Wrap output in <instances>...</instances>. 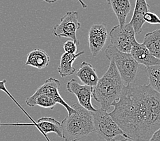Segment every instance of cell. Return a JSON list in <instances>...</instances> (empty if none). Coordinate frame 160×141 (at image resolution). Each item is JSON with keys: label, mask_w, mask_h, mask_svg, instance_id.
I'll return each mask as SVG.
<instances>
[{"label": "cell", "mask_w": 160, "mask_h": 141, "mask_svg": "<svg viewBox=\"0 0 160 141\" xmlns=\"http://www.w3.org/2000/svg\"><path fill=\"white\" fill-rule=\"evenodd\" d=\"M109 113L125 134L148 141L160 128V94L149 85L125 86Z\"/></svg>", "instance_id": "cell-1"}, {"label": "cell", "mask_w": 160, "mask_h": 141, "mask_svg": "<svg viewBox=\"0 0 160 141\" xmlns=\"http://www.w3.org/2000/svg\"><path fill=\"white\" fill-rule=\"evenodd\" d=\"M124 86L115 63L110 61L108 70L93 87V97L100 104V108L107 111L119 98Z\"/></svg>", "instance_id": "cell-2"}, {"label": "cell", "mask_w": 160, "mask_h": 141, "mask_svg": "<svg viewBox=\"0 0 160 141\" xmlns=\"http://www.w3.org/2000/svg\"><path fill=\"white\" fill-rule=\"evenodd\" d=\"M75 112L68 115L62 121L63 139L65 141H78L95 132L92 112L78 103L72 106Z\"/></svg>", "instance_id": "cell-3"}, {"label": "cell", "mask_w": 160, "mask_h": 141, "mask_svg": "<svg viewBox=\"0 0 160 141\" xmlns=\"http://www.w3.org/2000/svg\"><path fill=\"white\" fill-rule=\"evenodd\" d=\"M105 54L110 61L115 63L121 78L126 86L134 82L138 73V64L129 53L122 52L110 44L106 49Z\"/></svg>", "instance_id": "cell-4"}, {"label": "cell", "mask_w": 160, "mask_h": 141, "mask_svg": "<svg viewBox=\"0 0 160 141\" xmlns=\"http://www.w3.org/2000/svg\"><path fill=\"white\" fill-rule=\"evenodd\" d=\"M92 115L95 132L106 140L117 135L125 134L106 110L101 108L97 109L96 111L92 112Z\"/></svg>", "instance_id": "cell-5"}, {"label": "cell", "mask_w": 160, "mask_h": 141, "mask_svg": "<svg viewBox=\"0 0 160 141\" xmlns=\"http://www.w3.org/2000/svg\"><path fill=\"white\" fill-rule=\"evenodd\" d=\"M110 44L118 50L125 53H129L133 43L136 41V33L132 25L126 23L124 26L116 25L110 30Z\"/></svg>", "instance_id": "cell-6"}, {"label": "cell", "mask_w": 160, "mask_h": 141, "mask_svg": "<svg viewBox=\"0 0 160 141\" xmlns=\"http://www.w3.org/2000/svg\"><path fill=\"white\" fill-rule=\"evenodd\" d=\"M78 21V13L75 11H69L60 19V23L53 27V35L57 37L71 38L77 45L80 41L77 36L78 30L81 28Z\"/></svg>", "instance_id": "cell-7"}, {"label": "cell", "mask_w": 160, "mask_h": 141, "mask_svg": "<svg viewBox=\"0 0 160 141\" xmlns=\"http://www.w3.org/2000/svg\"><path fill=\"white\" fill-rule=\"evenodd\" d=\"M66 89L68 92L74 94L77 96L78 104L82 107L91 112H94L97 110L91 102L93 87L81 85L78 83L77 79H72L67 83Z\"/></svg>", "instance_id": "cell-8"}, {"label": "cell", "mask_w": 160, "mask_h": 141, "mask_svg": "<svg viewBox=\"0 0 160 141\" xmlns=\"http://www.w3.org/2000/svg\"><path fill=\"white\" fill-rule=\"evenodd\" d=\"M108 37L107 27L105 24H94L90 28L88 35L89 46L91 54L96 56L104 48Z\"/></svg>", "instance_id": "cell-9"}, {"label": "cell", "mask_w": 160, "mask_h": 141, "mask_svg": "<svg viewBox=\"0 0 160 141\" xmlns=\"http://www.w3.org/2000/svg\"><path fill=\"white\" fill-rule=\"evenodd\" d=\"M59 87L60 82L59 80L58 79L50 78L46 80L42 85L38 87L36 91L39 93L48 94L56 102L57 104L62 105L66 108L68 111V115H71L75 112V110L68 105L61 96L59 91Z\"/></svg>", "instance_id": "cell-10"}, {"label": "cell", "mask_w": 160, "mask_h": 141, "mask_svg": "<svg viewBox=\"0 0 160 141\" xmlns=\"http://www.w3.org/2000/svg\"><path fill=\"white\" fill-rule=\"evenodd\" d=\"M15 103L19 106L21 110H22V111L25 113V115L28 116L30 119V120L33 122V124H26V125H31L36 127L39 129V131L42 133V134L44 136V137L47 136V134H48V133L53 132V133H55L57 135L61 137V138H63V129H62V124L59 122L58 121H57L56 120L54 119V118H52V117H44L40 118V119L36 122V121H34L32 118L28 115V113L25 111V110L23 109V108H22L19 104H18V102L17 101L15 102Z\"/></svg>", "instance_id": "cell-11"}, {"label": "cell", "mask_w": 160, "mask_h": 141, "mask_svg": "<svg viewBox=\"0 0 160 141\" xmlns=\"http://www.w3.org/2000/svg\"><path fill=\"white\" fill-rule=\"evenodd\" d=\"M130 54L137 63L143 64L146 67L160 65V60L152 55L143 44H140L136 40L133 43Z\"/></svg>", "instance_id": "cell-12"}, {"label": "cell", "mask_w": 160, "mask_h": 141, "mask_svg": "<svg viewBox=\"0 0 160 141\" xmlns=\"http://www.w3.org/2000/svg\"><path fill=\"white\" fill-rule=\"evenodd\" d=\"M148 12H149V5L147 2V0H136L134 13L129 22L136 34H139L142 31V26L145 23L144 16Z\"/></svg>", "instance_id": "cell-13"}, {"label": "cell", "mask_w": 160, "mask_h": 141, "mask_svg": "<svg viewBox=\"0 0 160 141\" xmlns=\"http://www.w3.org/2000/svg\"><path fill=\"white\" fill-rule=\"evenodd\" d=\"M77 77L86 86L95 87L99 81L98 75L92 64L87 62H82L77 73Z\"/></svg>", "instance_id": "cell-14"}, {"label": "cell", "mask_w": 160, "mask_h": 141, "mask_svg": "<svg viewBox=\"0 0 160 141\" xmlns=\"http://www.w3.org/2000/svg\"><path fill=\"white\" fill-rule=\"evenodd\" d=\"M50 63V56L42 49H34L28 54L25 65L42 69L47 67Z\"/></svg>", "instance_id": "cell-15"}, {"label": "cell", "mask_w": 160, "mask_h": 141, "mask_svg": "<svg viewBox=\"0 0 160 141\" xmlns=\"http://www.w3.org/2000/svg\"><path fill=\"white\" fill-rule=\"evenodd\" d=\"M111 6L119 21V25L124 26L126 24V18L132 9L129 0H106Z\"/></svg>", "instance_id": "cell-16"}, {"label": "cell", "mask_w": 160, "mask_h": 141, "mask_svg": "<svg viewBox=\"0 0 160 141\" xmlns=\"http://www.w3.org/2000/svg\"><path fill=\"white\" fill-rule=\"evenodd\" d=\"M85 52L82 51L77 53V54H68L63 53L60 59V64L58 67V73L61 77L66 78L68 76L73 75L76 68L73 67V63L78 57L82 55Z\"/></svg>", "instance_id": "cell-17"}, {"label": "cell", "mask_w": 160, "mask_h": 141, "mask_svg": "<svg viewBox=\"0 0 160 141\" xmlns=\"http://www.w3.org/2000/svg\"><path fill=\"white\" fill-rule=\"evenodd\" d=\"M151 54L160 60V29L147 33L142 43Z\"/></svg>", "instance_id": "cell-18"}, {"label": "cell", "mask_w": 160, "mask_h": 141, "mask_svg": "<svg viewBox=\"0 0 160 141\" xmlns=\"http://www.w3.org/2000/svg\"><path fill=\"white\" fill-rule=\"evenodd\" d=\"M149 85L156 92L160 94V65L146 67Z\"/></svg>", "instance_id": "cell-19"}, {"label": "cell", "mask_w": 160, "mask_h": 141, "mask_svg": "<svg viewBox=\"0 0 160 141\" xmlns=\"http://www.w3.org/2000/svg\"><path fill=\"white\" fill-rule=\"evenodd\" d=\"M144 21L145 22L151 25H160V18L157 14L148 12L144 16Z\"/></svg>", "instance_id": "cell-20"}, {"label": "cell", "mask_w": 160, "mask_h": 141, "mask_svg": "<svg viewBox=\"0 0 160 141\" xmlns=\"http://www.w3.org/2000/svg\"><path fill=\"white\" fill-rule=\"evenodd\" d=\"M77 45L73 40H68L63 45V49L68 54H77Z\"/></svg>", "instance_id": "cell-21"}, {"label": "cell", "mask_w": 160, "mask_h": 141, "mask_svg": "<svg viewBox=\"0 0 160 141\" xmlns=\"http://www.w3.org/2000/svg\"><path fill=\"white\" fill-rule=\"evenodd\" d=\"M106 141H135L131 138H129L126 134H119L113 138L106 140Z\"/></svg>", "instance_id": "cell-22"}, {"label": "cell", "mask_w": 160, "mask_h": 141, "mask_svg": "<svg viewBox=\"0 0 160 141\" xmlns=\"http://www.w3.org/2000/svg\"><path fill=\"white\" fill-rule=\"evenodd\" d=\"M148 141H160V128H159L154 134L152 135Z\"/></svg>", "instance_id": "cell-23"}, {"label": "cell", "mask_w": 160, "mask_h": 141, "mask_svg": "<svg viewBox=\"0 0 160 141\" xmlns=\"http://www.w3.org/2000/svg\"><path fill=\"white\" fill-rule=\"evenodd\" d=\"M43 1L45 2H47V3H55L56 2H58V0H43ZM78 1L80 3H81L83 8H86V7H87V5L82 1V0H78Z\"/></svg>", "instance_id": "cell-24"}, {"label": "cell", "mask_w": 160, "mask_h": 141, "mask_svg": "<svg viewBox=\"0 0 160 141\" xmlns=\"http://www.w3.org/2000/svg\"><path fill=\"white\" fill-rule=\"evenodd\" d=\"M0 125H1V123H0Z\"/></svg>", "instance_id": "cell-25"}]
</instances>
